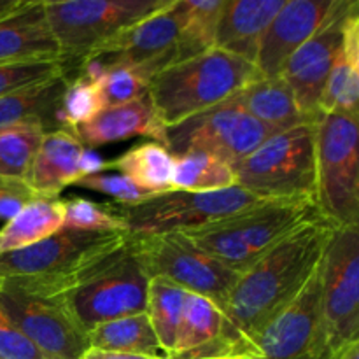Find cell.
Instances as JSON below:
<instances>
[{
    "mask_svg": "<svg viewBox=\"0 0 359 359\" xmlns=\"http://www.w3.org/2000/svg\"><path fill=\"white\" fill-rule=\"evenodd\" d=\"M188 291L161 277L149 279L146 298V316L161 349L170 358L174 354L175 335L182 316V305Z\"/></svg>",
    "mask_w": 359,
    "mask_h": 359,
    "instance_id": "cell-31",
    "label": "cell"
},
{
    "mask_svg": "<svg viewBox=\"0 0 359 359\" xmlns=\"http://www.w3.org/2000/svg\"><path fill=\"white\" fill-rule=\"evenodd\" d=\"M0 304L18 330L46 359H81L88 349V333L63 302L28 297L0 286Z\"/></svg>",
    "mask_w": 359,
    "mask_h": 359,
    "instance_id": "cell-15",
    "label": "cell"
},
{
    "mask_svg": "<svg viewBox=\"0 0 359 359\" xmlns=\"http://www.w3.org/2000/svg\"><path fill=\"white\" fill-rule=\"evenodd\" d=\"M62 60L44 11V2L25 0L0 18V65L18 62Z\"/></svg>",
    "mask_w": 359,
    "mask_h": 359,
    "instance_id": "cell-19",
    "label": "cell"
},
{
    "mask_svg": "<svg viewBox=\"0 0 359 359\" xmlns=\"http://www.w3.org/2000/svg\"><path fill=\"white\" fill-rule=\"evenodd\" d=\"M74 186L112 196V202L118 203H137L151 196V193L144 191L142 188L135 186L130 179H126L121 174H104V172L91 174L79 179Z\"/></svg>",
    "mask_w": 359,
    "mask_h": 359,
    "instance_id": "cell-37",
    "label": "cell"
},
{
    "mask_svg": "<svg viewBox=\"0 0 359 359\" xmlns=\"http://www.w3.org/2000/svg\"><path fill=\"white\" fill-rule=\"evenodd\" d=\"M319 112L359 116V11L347 21L342 46L319 100Z\"/></svg>",
    "mask_w": 359,
    "mask_h": 359,
    "instance_id": "cell-24",
    "label": "cell"
},
{
    "mask_svg": "<svg viewBox=\"0 0 359 359\" xmlns=\"http://www.w3.org/2000/svg\"><path fill=\"white\" fill-rule=\"evenodd\" d=\"M83 74L97 79L104 109L128 104L147 93L149 79L132 67L91 60L83 63Z\"/></svg>",
    "mask_w": 359,
    "mask_h": 359,
    "instance_id": "cell-32",
    "label": "cell"
},
{
    "mask_svg": "<svg viewBox=\"0 0 359 359\" xmlns=\"http://www.w3.org/2000/svg\"><path fill=\"white\" fill-rule=\"evenodd\" d=\"M63 60H41V62H18L0 65V98L34 84L46 83L67 74Z\"/></svg>",
    "mask_w": 359,
    "mask_h": 359,
    "instance_id": "cell-36",
    "label": "cell"
},
{
    "mask_svg": "<svg viewBox=\"0 0 359 359\" xmlns=\"http://www.w3.org/2000/svg\"><path fill=\"white\" fill-rule=\"evenodd\" d=\"M174 156L156 140H146L130 147L114 160L104 161V170H118L144 191L156 195L172 189Z\"/></svg>",
    "mask_w": 359,
    "mask_h": 359,
    "instance_id": "cell-26",
    "label": "cell"
},
{
    "mask_svg": "<svg viewBox=\"0 0 359 359\" xmlns=\"http://www.w3.org/2000/svg\"><path fill=\"white\" fill-rule=\"evenodd\" d=\"M37 198L25 181L6 179L0 182V219L9 221L16 216L27 203Z\"/></svg>",
    "mask_w": 359,
    "mask_h": 359,
    "instance_id": "cell-39",
    "label": "cell"
},
{
    "mask_svg": "<svg viewBox=\"0 0 359 359\" xmlns=\"http://www.w3.org/2000/svg\"><path fill=\"white\" fill-rule=\"evenodd\" d=\"M226 0H179V30L175 63L193 58L214 48L217 25Z\"/></svg>",
    "mask_w": 359,
    "mask_h": 359,
    "instance_id": "cell-29",
    "label": "cell"
},
{
    "mask_svg": "<svg viewBox=\"0 0 359 359\" xmlns=\"http://www.w3.org/2000/svg\"><path fill=\"white\" fill-rule=\"evenodd\" d=\"M237 186L235 168L226 161L202 151L174 156L172 189L191 193L219 191Z\"/></svg>",
    "mask_w": 359,
    "mask_h": 359,
    "instance_id": "cell-30",
    "label": "cell"
},
{
    "mask_svg": "<svg viewBox=\"0 0 359 359\" xmlns=\"http://www.w3.org/2000/svg\"><path fill=\"white\" fill-rule=\"evenodd\" d=\"M69 72L0 98V132L39 126L44 132L62 128V100L69 86Z\"/></svg>",
    "mask_w": 359,
    "mask_h": 359,
    "instance_id": "cell-22",
    "label": "cell"
},
{
    "mask_svg": "<svg viewBox=\"0 0 359 359\" xmlns=\"http://www.w3.org/2000/svg\"><path fill=\"white\" fill-rule=\"evenodd\" d=\"M81 359H167V358H151V356H137V354H121V353H107V351L88 349Z\"/></svg>",
    "mask_w": 359,
    "mask_h": 359,
    "instance_id": "cell-40",
    "label": "cell"
},
{
    "mask_svg": "<svg viewBox=\"0 0 359 359\" xmlns=\"http://www.w3.org/2000/svg\"><path fill=\"white\" fill-rule=\"evenodd\" d=\"M63 202H65V216H63L65 230L90 231V233H114V231L126 233L125 224L111 209L109 202L98 203L81 196H72Z\"/></svg>",
    "mask_w": 359,
    "mask_h": 359,
    "instance_id": "cell-34",
    "label": "cell"
},
{
    "mask_svg": "<svg viewBox=\"0 0 359 359\" xmlns=\"http://www.w3.org/2000/svg\"><path fill=\"white\" fill-rule=\"evenodd\" d=\"M223 314L214 302L195 293H186L181 323L175 335L174 354L168 359H191L209 349L219 339Z\"/></svg>",
    "mask_w": 359,
    "mask_h": 359,
    "instance_id": "cell-27",
    "label": "cell"
},
{
    "mask_svg": "<svg viewBox=\"0 0 359 359\" xmlns=\"http://www.w3.org/2000/svg\"><path fill=\"white\" fill-rule=\"evenodd\" d=\"M23 2L25 0H0V18L7 16L13 11H16Z\"/></svg>",
    "mask_w": 359,
    "mask_h": 359,
    "instance_id": "cell-41",
    "label": "cell"
},
{
    "mask_svg": "<svg viewBox=\"0 0 359 359\" xmlns=\"http://www.w3.org/2000/svg\"><path fill=\"white\" fill-rule=\"evenodd\" d=\"M356 11H359L356 0H335L318 32L287 60L280 72L293 91L298 109L309 121L316 123L321 118L319 100L342 46L347 21Z\"/></svg>",
    "mask_w": 359,
    "mask_h": 359,
    "instance_id": "cell-14",
    "label": "cell"
},
{
    "mask_svg": "<svg viewBox=\"0 0 359 359\" xmlns=\"http://www.w3.org/2000/svg\"><path fill=\"white\" fill-rule=\"evenodd\" d=\"M316 205L337 228L359 224V116L316 123Z\"/></svg>",
    "mask_w": 359,
    "mask_h": 359,
    "instance_id": "cell-6",
    "label": "cell"
},
{
    "mask_svg": "<svg viewBox=\"0 0 359 359\" xmlns=\"http://www.w3.org/2000/svg\"><path fill=\"white\" fill-rule=\"evenodd\" d=\"M0 359H46L14 326L0 304Z\"/></svg>",
    "mask_w": 359,
    "mask_h": 359,
    "instance_id": "cell-38",
    "label": "cell"
},
{
    "mask_svg": "<svg viewBox=\"0 0 359 359\" xmlns=\"http://www.w3.org/2000/svg\"><path fill=\"white\" fill-rule=\"evenodd\" d=\"M179 30V0H168L156 13L105 42L86 62L97 60L100 63H121L151 79L161 69L175 63Z\"/></svg>",
    "mask_w": 359,
    "mask_h": 359,
    "instance_id": "cell-16",
    "label": "cell"
},
{
    "mask_svg": "<svg viewBox=\"0 0 359 359\" xmlns=\"http://www.w3.org/2000/svg\"><path fill=\"white\" fill-rule=\"evenodd\" d=\"M128 248L149 279L161 277L209 298L223 311L238 273L203 252L182 231L128 235Z\"/></svg>",
    "mask_w": 359,
    "mask_h": 359,
    "instance_id": "cell-9",
    "label": "cell"
},
{
    "mask_svg": "<svg viewBox=\"0 0 359 359\" xmlns=\"http://www.w3.org/2000/svg\"><path fill=\"white\" fill-rule=\"evenodd\" d=\"M270 135L273 133L249 116L231 97L209 111L165 128L161 144L172 156L202 151L235 167Z\"/></svg>",
    "mask_w": 359,
    "mask_h": 359,
    "instance_id": "cell-11",
    "label": "cell"
},
{
    "mask_svg": "<svg viewBox=\"0 0 359 359\" xmlns=\"http://www.w3.org/2000/svg\"><path fill=\"white\" fill-rule=\"evenodd\" d=\"M323 262L290 305L244 344L251 359H335L328 353L321 325Z\"/></svg>",
    "mask_w": 359,
    "mask_h": 359,
    "instance_id": "cell-13",
    "label": "cell"
},
{
    "mask_svg": "<svg viewBox=\"0 0 359 359\" xmlns=\"http://www.w3.org/2000/svg\"><path fill=\"white\" fill-rule=\"evenodd\" d=\"M265 202L241 186L219 191L191 193L170 189L137 203L109 202L128 235L170 233L203 226Z\"/></svg>",
    "mask_w": 359,
    "mask_h": 359,
    "instance_id": "cell-7",
    "label": "cell"
},
{
    "mask_svg": "<svg viewBox=\"0 0 359 359\" xmlns=\"http://www.w3.org/2000/svg\"><path fill=\"white\" fill-rule=\"evenodd\" d=\"M2 181H6V179H0V182H2Z\"/></svg>",
    "mask_w": 359,
    "mask_h": 359,
    "instance_id": "cell-44",
    "label": "cell"
},
{
    "mask_svg": "<svg viewBox=\"0 0 359 359\" xmlns=\"http://www.w3.org/2000/svg\"><path fill=\"white\" fill-rule=\"evenodd\" d=\"M316 123L270 135L233 167L237 186L265 200L314 198Z\"/></svg>",
    "mask_w": 359,
    "mask_h": 359,
    "instance_id": "cell-5",
    "label": "cell"
},
{
    "mask_svg": "<svg viewBox=\"0 0 359 359\" xmlns=\"http://www.w3.org/2000/svg\"><path fill=\"white\" fill-rule=\"evenodd\" d=\"M256 77L255 63L212 48L154 74L147 95L165 130L223 104Z\"/></svg>",
    "mask_w": 359,
    "mask_h": 359,
    "instance_id": "cell-3",
    "label": "cell"
},
{
    "mask_svg": "<svg viewBox=\"0 0 359 359\" xmlns=\"http://www.w3.org/2000/svg\"><path fill=\"white\" fill-rule=\"evenodd\" d=\"M102 109H104V102H102L97 79L81 74L69 81V86L63 95L62 111H60L62 128L72 132L76 126L90 121Z\"/></svg>",
    "mask_w": 359,
    "mask_h": 359,
    "instance_id": "cell-35",
    "label": "cell"
},
{
    "mask_svg": "<svg viewBox=\"0 0 359 359\" xmlns=\"http://www.w3.org/2000/svg\"><path fill=\"white\" fill-rule=\"evenodd\" d=\"M84 146L70 130L46 132L25 182L37 196L60 198L62 191L84 177Z\"/></svg>",
    "mask_w": 359,
    "mask_h": 359,
    "instance_id": "cell-18",
    "label": "cell"
},
{
    "mask_svg": "<svg viewBox=\"0 0 359 359\" xmlns=\"http://www.w3.org/2000/svg\"><path fill=\"white\" fill-rule=\"evenodd\" d=\"M339 359H359V342H353L344 349Z\"/></svg>",
    "mask_w": 359,
    "mask_h": 359,
    "instance_id": "cell-42",
    "label": "cell"
},
{
    "mask_svg": "<svg viewBox=\"0 0 359 359\" xmlns=\"http://www.w3.org/2000/svg\"><path fill=\"white\" fill-rule=\"evenodd\" d=\"M63 198L37 196L0 228V255L28 248L63 228Z\"/></svg>",
    "mask_w": 359,
    "mask_h": 359,
    "instance_id": "cell-25",
    "label": "cell"
},
{
    "mask_svg": "<svg viewBox=\"0 0 359 359\" xmlns=\"http://www.w3.org/2000/svg\"><path fill=\"white\" fill-rule=\"evenodd\" d=\"M235 102L272 133L286 132L304 123L294 95L283 76L256 77L235 95Z\"/></svg>",
    "mask_w": 359,
    "mask_h": 359,
    "instance_id": "cell-23",
    "label": "cell"
},
{
    "mask_svg": "<svg viewBox=\"0 0 359 359\" xmlns=\"http://www.w3.org/2000/svg\"><path fill=\"white\" fill-rule=\"evenodd\" d=\"M128 244V233L62 228L28 248L0 255V286L28 297L62 300Z\"/></svg>",
    "mask_w": 359,
    "mask_h": 359,
    "instance_id": "cell-2",
    "label": "cell"
},
{
    "mask_svg": "<svg viewBox=\"0 0 359 359\" xmlns=\"http://www.w3.org/2000/svg\"><path fill=\"white\" fill-rule=\"evenodd\" d=\"M84 149L123 142L132 137H151L161 142L163 126L158 123L149 95L135 98L128 104L105 107L97 116L72 130Z\"/></svg>",
    "mask_w": 359,
    "mask_h": 359,
    "instance_id": "cell-20",
    "label": "cell"
},
{
    "mask_svg": "<svg viewBox=\"0 0 359 359\" xmlns=\"http://www.w3.org/2000/svg\"><path fill=\"white\" fill-rule=\"evenodd\" d=\"M88 340H90L91 349L137 354V356L167 358L154 335L146 312L102 323L88 332Z\"/></svg>",
    "mask_w": 359,
    "mask_h": 359,
    "instance_id": "cell-28",
    "label": "cell"
},
{
    "mask_svg": "<svg viewBox=\"0 0 359 359\" xmlns=\"http://www.w3.org/2000/svg\"><path fill=\"white\" fill-rule=\"evenodd\" d=\"M286 0H226L214 48L255 63L263 35Z\"/></svg>",
    "mask_w": 359,
    "mask_h": 359,
    "instance_id": "cell-21",
    "label": "cell"
},
{
    "mask_svg": "<svg viewBox=\"0 0 359 359\" xmlns=\"http://www.w3.org/2000/svg\"><path fill=\"white\" fill-rule=\"evenodd\" d=\"M335 0H286L263 35L255 67L263 77L280 76L287 60L318 32Z\"/></svg>",
    "mask_w": 359,
    "mask_h": 359,
    "instance_id": "cell-17",
    "label": "cell"
},
{
    "mask_svg": "<svg viewBox=\"0 0 359 359\" xmlns=\"http://www.w3.org/2000/svg\"><path fill=\"white\" fill-rule=\"evenodd\" d=\"M321 216L314 198L265 200L224 219L182 233L241 276L298 226Z\"/></svg>",
    "mask_w": 359,
    "mask_h": 359,
    "instance_id": "cell-4",
    "label": "cell"
},
{
    "mask_svg": "<svg viewBox=\"0 0 359 359\" xmlns=\"http://www.w3.org/2000/svg\"><path fill=\"white\" fill-rule=\"evenodd\" d=\"M321 325L328 353L339 359L359 342V224L337 228L321 272Z\"/></svg>",
    "mask_w": 359,
    "mask_h": 359,
    "instance_id": "cell-10",
    "label": "cell"
},
{
    "mask_svg": "<svg viewBox=\"0 0 359 359\" xmlns=\"http://www.w3.org/2000/svg\"><path fill=\"white\" fill-rule=\"evenodd\" d=\"M147 284L149 277L126 244L118 256L60 302L88 333L102 323L146 312Z\"/></svg>",
    "mask_w": 359,
    "mask_h": 359,
    "instance_id": "cell-12",
    "label": "cell"
},
{
    "mask_svg": "<svg viewBox=\"0 0 359 359\" xmlns=\"http://www.w3.org/2000/svg\"><path fill=\"white\" fill-rule=\"evenodd\" d=\"M44 133L39 126L0 132V179H27Z\"/></svg>",
    "mask_w": 359,
    "mask_h": 359,
    "instance_id": "cell-33",
    "label": "cell"
},
{
    "mask_svg": "<svg viewBox=\"0 0 359 359\" xmlns=\"http://www.w3.org/2000/svg\"><path fill=\"white\" fill-rule=\"evenodd\" d=\"M335 230V224L323 216L314 217L242 272L221 311L219 339L191 359L244 358V344L290 305L311 280Z\"/></svg>",
    "mask_w": 359,
    "mask_h": 359,
    "instance_id": "cell-1",
    "label": "cell"
},
{
    "mask_svg": "<svg viewBox=\"0 0 359 359\" xmlns=\"http://www.w3.org/2000/svg\"><path fill=\"white\" fill-rule=\"evenodd\" d=\"M210 359H251V358H210Z\"/></svg>",
    "mask_w": 359,
    "mask_h": 359,
    "instance_id": "cell-43",
    "label": "cell"
},
{
    "mask_svg": "<svg viewBox=\"0 0 359 359\" xmlns=\"http://www.w3.org/2000/svg\"><path fill=\"white\" fill-rule=\"evenodd\" d=\"M168 0H62L44 2L60 56L83 65L95 51L126 28L151 16Z\"/></svg>",
    "mask_w": 359,
    "mask_h": 359,
    "instance_id": "cell-8",
    "label": "cell"
}]
</instances>
